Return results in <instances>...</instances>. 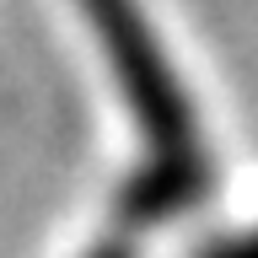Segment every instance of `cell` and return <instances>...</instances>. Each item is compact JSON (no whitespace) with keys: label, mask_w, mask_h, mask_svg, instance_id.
<instances>
[{"label":"cell","mask_w":258,"mask_h":258,"mask_svg":"<svg viewBox=\"0 0 258 258\" xmlns=\"http://www.w3.org/2000/svg\"><path fill=\"white\" fill-rule=\"evenodd\" d=\"M86 11L97 16V27L108 38V54L124 76V92L129 102L140 108L145 118V135L156 145V183L161 199H183L205 183V156H199V135H194V118H188V102L177 92V76L167 70L151 27L140 22V11L129 0H86Z\"/></svg>","instance_id":"cell-1"}]
</instances>
